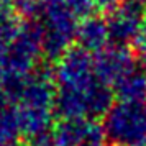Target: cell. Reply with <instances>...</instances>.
<instances>
[{
	"label": "cell",
	"instance_id": "obj_2",
	"mask_svg": "<svg viewBox=\"0 0 146 146\" xmlns=\"http://www.w3.org/2000/svg\"><path fill=\"white\" fill-rule=\"evenodd\" d=\"M110 40L117 44L131 43L141 35L146 28V10L139 0H123L118 5L108 8L105 18Z\"/></svg>",
	"mask_w": 146,
	"mask_h": 146
},
{
	"label": "cell",
	"instance_id": "obj_5",
	"mask_svg": "<svg viewBox=\"0 0 146 146\" xmlns=\"http://www.w3.org/2000/svg\"><path fill=\"white\" fill-rule=\"evenodd\" d=\"M92 146H100V145H92Z\"/></svg>",
	"mask_w": 146,
	"mask_h": 146
},
{
	"label": "cell",
	"instance_id": "obj_3",
	"mask_svg": "<svg viewBox=\"0 0 146 146\" xmlns=\"http://www.w3.org/2000/svg\"><path fill=\"white\" fill-rule=\"evenodd\" d=\"M80 46L86 53L90 51H105L107 43L110 41L108 30H107L105 20L102 18H89V20L80 23L79 30Z\"/></svg>",
	"mask_w": 146,
	"mask_h": 146
},
{
	"label": "cell",
	"instance_id": "obj_4",
	"mask_svg": "<svg viewBox=\"0 0 146 146\" xmlns=\"http://www.w3.org/2000/svg\"><path fill=\"white\" fill-rule=\"evenodd\" d=\"M139 59L143 67H146V33H143L139 38Z\"/></svg>",
	"mask_w": 146,
	"mask_h": 146
},
{
	"label": "cell",
	"instance_id": "obj_1",
	"mask_svg": "<svg viewBox=\"0 0 146 146\" xmlns=\"http://www.w3.org/2000/svg\"><path fill=\"white\" fill-rule=\"evenodd\" d=\"M102 133L110 146H146V102L113 104L105 113Z\"/></svg>",
	"mask_w": 146,
	"mask_h": 146
}]
</instances>
